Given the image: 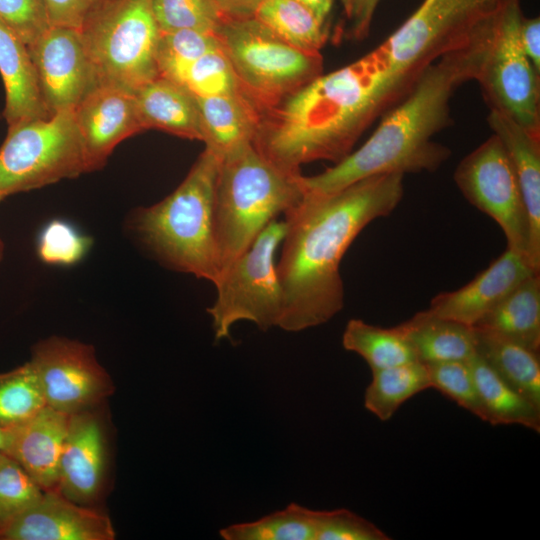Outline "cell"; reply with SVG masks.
Returning <instances> with one entry per match:
<instances>
[{
    "label": "cell",
    "instance_id": "cell-1",
    "mask_svg": "<svg viewBox=\"0 0 540 540\" xmlns=\"http://www.w3.org/2000/svg\"><path fill=\"white\" fill-rule=\"evenodd\" d=\"M401 173L373 175L328 194L305 193L284 213L286 231L276 269L282 290L278 328L322 325L344 306L340 262L357 235L388 216L403 197Z\"/></svg>",
    "mask_w": 540,
    "mask_h": 540
},
{
    "label": "cell",
    "instance_id": "cell-2",
    "mask_svg": "<svg viewBox=\"0 0 540 540\" xmlns=\"http://www.w3.org/2000/svg\"><path fill=\"white\" fill-rule=\"evenodd\" d=\"M420 73L393 69L374 49L349 65L320 74L261 114L252 144L264 158L292 174L317 160L338 163Z\"/></svg>",
    "mask_w": 540,
    "mask_h": 540
},
{
    "label": "cell",
    "instance_id": "cell-3",
    "mask_svg": "<svg viewBox=\"0 0 540 540\" xmlns=\"http://www.w3.org/2000/svg\"><path fill=\"white\" fill-rule=\"evenodd\" d=\"M492 16L481 22L465 44L426 66L360 148L319 174L302 175L304 192L328 194L373 175L437 170L450 157V150L433 138L451 122L449 103L454 91L477 76L489 45Z\"/></svg>",
    "mask_w": 540,
    "mask_h": 540
},
{
    "label": "cell",
    "instance_id": "cell-4",
    "mask_svg": "<svg viewBox=\"0 0 540 540\" xmlns=\"http://www.w3.org/2000/svg\"><path fill=\"white\" fill-rule=\"evenodd\" d=\"M221 159L205 148L181 184L160 202L140 208L134 219L140 238L161 262L213 284L220 275L213 200Z\"/></svg>",
    "mask_w": 540,
    "mask_h": 540
},
{
    "label": "cell",
    "instance_id": "cell-5",
    "mask_svg": "<svg viewBox=\"0 0 540 540\" xmlns=\"http://www.w3.org/2000/svg\"><path fill=\"white\" fill-rule=\"evenodd\" d=\"M301 175L278 168L252 143L222 157L213 200L220 274L250 247L270 221L302 199Z\"/></svg>",
    "mask_w": 540,
    "mask_h": 540
},
{
    "label": "cell",
    "instance_id": "cell-6",
    "mask_svg": "<svg viewBox=\"0 0 540 540\" xmlns=\"http://www.w3.org/2000/svg\"><path fill=\"white\" fill-rule=\"evenodd\" d=\"M217 35L243 95L260 115L322 74L320 52L289 45L255 18L223 22Z\"/></svg>",
    "mask_w": 540,
    "mask_h": 540
},
{
    "label": "cell",
    "instance_id": "cell-7",
    "mask_svg": "<svg viewBox=\"0 0 540 540\" xmlns=\"http://www.w3.org/2000/svg\"><path fill=\"white\" fill-rule=\"evenodd\" d=\"M87 172L74 110L8 126L0 147V201Z\"/></svg>",
    "mask_w": 540,
    "mask_h": 540
},
{
    "label": "cell",
    "instance_id": "cell-8",
    "mask_svg": "<svg viewBox=\"0 0 540 540\" xmlns=\"http://www.w3.org/2000/svg\"><path fill=\"white\" fill-rule=\"evenodd\" d=\"M285 231V220L273 219L221 272L214 284L216 299L207 309L216 341L230 338L232 326L240 321L263 331L279 326L283 299L275 255Z\"/></svg>",
    "mask_w": 540,
    "mask_h": 540
},
{
    "label": "cell",
    "instance_id": "cell-9",
    "mask_svg": "<svg viewBox=\"0 0 540 540\" xmlns=\"http://www.w3.org/2000/svg\"><path fill=\"white\" fill-rule=\"evenodd\" d=\"M80 32L99 85L134 91L159 76L151 0H117Z\"/></svg>",
    "mask_w": 540,
    "mask_h": 540
},
{
    "label": "cell",
    "instance_id": "cell-10",
    "mask_svg": "<svg viewBox=\"0 0 540 540\" xmlns=\"http://www.w3.org/2000/svg\"><path fill=\"white\" fill-rule=\"evenodd\" d=\"M521 0H504L492 18L489 45L475 81L490 111L540 135V72L520 38Z\"/></svg>",
    "mask_w": 540,
    "mask_h": 540
},
{
    "label": "cell",
    "instance_id": "cell-11",
    "mask_svg": "<svg viewBox=\"0 0 540 540\" xmlns=\"http://www.w3.org/2000/svg\"><path fill=\"white\" fill-rule=\"evenodd\" d=\"M504 0H423L375 50L393 69L420 73L465 44Z\"/></svg>",
    "mask_w": 540,
    "mask_h": 540
},
{
    "label": "cell",
    "instance_id": "cell-12",
    "mask_svg": "<svg viewBox=\"0 0 540 540\" xmlns=\"http://www.w3.org/2000/svg\"><path fill=\"white\" fill-rule=\"evenodd\" d=\"M454 180L469 203L498 223L507 247L529 259L528 214L513 166L496 135L460 161Z\"/></svg>",
    "mask_w": 540,
    "mask_h": 540
},
{
    "label": "cell",
    "instance_id": "cell-13",
    "mask_svg": "<svg viewBox=\"0 0 540 540\" xmlns=\"http://www.w3.org/2000/svg\"><path fill=\"white\" fill-rule=\"evenodd\" d=\"M46 405L67 415L92 410L113 391L91 345L52 336L37 343L30 359Z\"/></svg>",
    "mask_w": 540,
    "mask_h": 540
},
{
    "label": "cell",
    "instance_id": "cell-14",
    "mask_svg": "<svg viewBox=\"0 0 540 540\" xmlns=\"http://www.w3.org/2000/svg\"><path fill=\"white\" fill-rule=\"evenodd\" d=\"M39 87L51 115L74 110L96 87L98 79L81 32L51 25L27 47Z\"/></svg>",
    "mask_w": 540,
    "mask_h": 540
},
{
    "label": "cell",
    "instance_id": "cell-15",
    "mask_svg": "<svg viewBox=\"0 0 540 540\" xmlns=\"http://www.w3.org/2000/svg\"><path fill=\"white\" fill-rule=\"evenodd\" d=\"M109 517L77 504L56 489L0 529V540H113Z\"/></svg>",
    "mask_w": 540,
    "mask_h": 540
},
{
    "label": "cell",
    "instance_id": "cell-16",
    "mask_svg": "<svg viewBox=\"0 0 540 540\" xmlns=\"http://www.w3.org/2000/svg\"><path fill=\"white\" fill-rule=\"evenodd\" d=\"M89 172L102 168L123 140L144 131L134 92L99 85L74 109Z\"/></svg>",
    "mask_w": 540,
    "mask_h": 540
},
{
    "label": "cell",
    "instance_id": "cell-17",
    "mask_svg": "<svg viewBox=\"0 0 540 540\" xmlns=\"http://www.w3.org/2000/svg\"><path fill=\"white\" fill-rule=\"evenodd\" d=\"M106 441L99 417L87 410L70 415L56 490L69 500L89 506L103 488Z\"/></svg>",
    "mask_w": 540,
    "mask_h": 540
},
{
    "label": "cell",
    "instance_id": "cell-18",
    "mask_svg": "<svg viewBox=\"0 0 540 540\" xmlns=\"http://www.w3.org/2000/svg\"><path fill=\"white\" fill-rule=\"evenodd\" d=\"M534 273L539 271L524 254L507 247L469 283L436 295L428 310L474 327L512 289Z\"/></svg>",
    "mask_w": 540,
    "mask_h": 540
},
{
    "label": "cell",
    "instance_id": "cell-19",
    "mask_svg": "<svg viewBox=\"0 0 540 540\" xmlns=\"http://www.w3.org/2000/svg\"><path fill=\"white\" fill-rule=\"evenodd\" d=\"M69 419L70 415L45 406L28 421L8 429L4 453L16 460L44 491L57 488Z\"/></svg>",
    "mask_w": 540,
    "mask_h": 540
},
{
    "label": "cell",
    "instance_id": "cell-20",
    "mask_svg": "<svg viewBox=\"0 0 540 540\" xmlns=\"http://www.w3.org/2000/svg\"><path fill=\"white\" fill-rule=\"evenodd\" d=\"M487 122L503 144L517 177L530 225L529 259L540 270V135L490 111Z\"/></svg>",
    "mask_w": 540,
    "mask_h": 540
},
{
    "label": "cell",
    "instance_id": "cell-21",
    "mask_svg": "<svg viewBox=\"0 0 540 540\" xmlns=\"http://www.w3.org/2000/svg\"><path fill=\"white\" fill-rule=\"evenodd\" d=\"M141 125L203 141L195 96L183 85L158 76L133 91Z\"/></svg>",
    "mask_w": 540,
    "mask_h": 540
},
{
    "label": "cell",
    "instance_id": "cell-22",
    "mask_svg": "<svg viewBox=\"0 0 540 540\" xmlns=\"http://www.w3.org/2000/svg\"><path fill=\"white\" fill-rule=\"evenodd\" d=\"M0 74L5 88L3 117L8 126L52 116L44 103L27 46L1 23Z\"/></svg>",
    "mask_w": 540,
    "mask_h": 540
},
{
    "label": "cell",
    "instance_id": "cell-23",
    "mask_svg": "<svg viewBox=\"0 0 540 540\" xmlns=\"http://www.w3.org/2000/svg\"><path fill=\"white\" fill-rule=\"evenodd\" d=\"M398 327L417 360L424 364L468 361L477 353L473 326L437 316L428 309L417 312Z\"/></svg>",
    "mask_w": 540,
    "mask_h": 540
},
{
    "label": "cell",
    "instance_id": "cell-24",
    "mask_svg": "<svg viewBox=\"0 0 540 540\" xmlns=\"http://www.w3.org/2000/svg\"><path fill=\"white\" fill-rule=\"evenodd\" d=\"M205 148L221 158L252 143L260 113L241 94L197 97Z\"/></svg>",
    "mask_w": 540,
    "mask_h": 540
},
{
    "label": "cell",
    "instance_id": "cell-25",
    "mask_svg": "<svg viewBox=\"0 0 540 540\" xmlns=\"http://www.w3.org/2000/svg\"><path fill=\"white\" fill-rule=\"evenodd\" d=\"M540 349V276L534 273L519 283L475 326Z\"/></svg>",
    "mask_w": 540,
    "mask_h": 540
},
{
    "label": "cell",
    "instance_id": "cell-26",
    "mask_svg": "<svg viewBox=\"0 0 540 540\" xmlns=\"http://www.w3.org/2000/svg\"><path fill=\"white\" fill-rule=\"evenodd\" d=\"M483 410L491 425H520L540 432V408L505 381L477 353L468 361Z\"/></svg>",
    "mask_w": 540,
    "mask_h": 540
},
{
    "label": "cell",
    "instance_id": "cell-27",
    "mask_svg": "<svg viewBox=\"0 0 540 540\" xmlns=\"http://www.w3.org/2000/svg\"><path fill=\"white\" fill-rule=\"evenodd\" d=\"M475 330L477 354L505 381L540 408L539 351L489 331Z\"/></svg>",
    "mask_w": 540,
    "mask_h": 540
},
{
    "label": "cell",
    "instance_id": "cell-28",
    "mask_svg": "<svg viewBox=\"0 0 540 540\" xmlns=\"http://www.w3.org/2000/svg\"><path fill=\"white\" fill-rule=\"evenodd\" d=\"M254 18L289 45L320 52L328 38V23L295 0H264Z\"/></svg>",
    "mask_w": 540,
    "mask_h": 540
},
{
    "label": "cell",
    "instance_id": "cell-29",
    "mask_svg": "<svg viewBox=\"0 0 540 540\" xmlns=\"http://www.w3.org/2000/svg\"><path fill=\"white\" fill-rule=\"evenodd\" d=\"M429 388L428 369L420 361L374 370L365 390L364 406L381 421H387L406 401Z\"/></svg>",
    "mask_w": 540,
    "mask_h": 540
},
{
    "label": "cell",
    "instance_id": "cell-30",
    "mask_svg": "<svg viewBox=\"0 0 540 540\" xmlns=\"http://www.w3.org/2000/svg\"><path fill=\"white\" fill-rule=\"evenodd\" d=\"M342 345L361 356L371 371L418 361L398 325L382 328L361 319H350L342 335Z\"/></svg>",
    "mask_w": 540,
    "mask_h": 540
},
{
    "label": "cell",
    "instance_id": "cell-31",
    "mask_svg": "<svg viewBox=\"0 0 540 540\" xmlns=\"http://www.w3.org/2000/svg\"><path fill=\"white\" fill-rule=\"evenodd\" d=\"M317 513L297 503L258 520L220 529L224 540H316Z\"/></svg>",
    "mask_w": 540,
    "mask_h": 540
},
{
    "label": "cell",
    "instance_id": "cell-32",
    "mask_svg": "<svg viewBox=\"0 0 540 540\" xmlns=\"http://www.w3.org/2000/svg\"><path fill=\"white\" fill-rule=\"evenodd\" d=\"M45 406L41 383L30 361L0 373V426H19Z\"/></svg>",
    "mask_w": 540,
    "mask_h": 540
},
{
    "label": "cell",
    "instance_id": "cell-33",
    "mask_svg": "<svg viewBox=\"0 0 540 540\" xmlns=\"http://www.w3.org/2000/svg\"><path fill=\"white\" fill-rule=\"evenodd\" d=\"M220 48L216 33L191 29L160 32L156 52L159 76L181 84L194 61Z\"/></svg>",
    "mask_w": 540,
    "mask_h": 540
},
{
    "label": "cell",
    "instance_id": "cell-34",
    "mask_svg": "<svg viewBox=\"0 0 540 540\" xmlns=\"http://www.w3.org/2000/svg\"><path fill=\"white\" fill-rule=\"evenodd\" d=\"M160 32L183 29L216 33L223 24L213 0H151Z\"/></svg>",
    "mask_w": 540,
    "mask_h": 540
},
{
    "label": "cell",
    "instance_id": "cell-35",
    "mask_svg": "<svg viewBox=\"0 0 540 540\" xmlns=\"http://www.w3.org/2000/svg\"><path fill=\"white\" fill-rule=\"evenodd\" d=\"M181 85L197 97L243 95L231 63L222 48L194 61L187 69Z\"/></svg>",
    "mask_w": 540,
    "mask_h": 540
},
{
    "label": "cell",
    "instance_id": "cell-36",
    "mask_svg": "<svg viewBox=\"0 0 540 540\" xmlns=\"http://www.w3.org/2000/svg\"><path fill=\"white\" fill-rule=\"evenodd\" d=\"M43 493L16 460L0 452V529L37 502Z\"/></svg>",
    "mask_w": 540,
    "mask_h": 540
},
{
    "label": "cell",
    "instance_id": "cell-37",
    "mask_svg": "<svg viewBox=\"0 0 540 540\" xmlns=\"http://www.w3.org/2000/svg\"><path fill=\"white\" fill-rule=\"evenodd\" d=\"M91 245V238L81 233L72 223L54 219L41 229L37 252L44 263L69 266L81 261Z\"/></svg>",
    "mask_w": 540,
    "mask_h": 540
},
{
    "label": "cell",
    "instance_id": "cell-38",
    "mask_svg": "<svg viewBox=\"0 0 540 540\" xmlns=\"http://www.w3.org/2000/svg\"><path fill=\"white\" fill-rule=\"evenodd\" d=\"M431 388L451 399L461 408L483 421V410L467 361L425 364Z\"/></svg>",
    "mask_w": 540,
    "mask_h": 540
},
{
    "label": "cell",
    "instance_id": "cell-39",
    "mask_svg": "<svg viewBox=\"0 0 540 540\" xmlns=\"http://www.w3.org/2000/svg\"><path fill=\"white\" fill-rule=\"evenodd\" d=\"M0 23L27 47L51 26L45 0H0Z\"/></svg>",
    "mask_w": 540,
    "mask_h": 540
},
{
    "label": "cell",
    "instance_id": "cell-40",
    "mask_svg": "<svg viewBox=\"0 0 540 540\" xmlns=\"http://www.w3.org/2000/svg\"><path fill=\"white\" fill-rule=\"evenodd\" d=\"M374 523L341 508L317 513L316 540H388Z\"/></svg>",
    "mask_w": 540,
    "mask_h": 540
},
{
    "label": "cell",
    "instance_id": "cell-41",
    "mask_svg": "<svg viewBox=\"0 0 540 540\" xmlns=\"http://www.w3.org/2000/svg\"><path fill=\"white\" fill-rule=\"evenodd\" d=\"M51 25L82 30L117 0H45Z\"/></svg>",
    "mask_w": 540,
    "mask_h": 540
},
{
    "label": "cell",
    "instance_id": "cell-42",
    "mask_svg": "<svg viewBox=\"0 0 540 540\" xmlns=\"http://www.w3.org/2000/svg\"><path fill=\"white\" fill-rule=\"evenodd\" d=\"M345 18L344 36L361 41L369 35L380 0H339Z\"/></svg>",
    "mask_w": 540,
    "mask_h": 540
},
{
    "label": "cell",
    "instance_id": "cell-43",
    "mask_svg": "<svg viewBox=\"0 0 540 540\" xmlns=\"http://www.w3.org/2000/svg\"><path fill=\"white\" fill-rule=\"evenodd\" d=\"M520 38L523 49L529 60L540 72V19L524 16L520 27Z\"/></svg>",
    "mask_w": 540,
    "mask_h": 540
},
{
    "label": "cell",
    "instance_id": "cell-44",
    "mask_svg": "<svg viewBox=\"0 0 540 540\" xmlns=\"http://www.w3.org/2000/svg\"><path fill=\"white\" fill-rule=\"evenodd\" d=\"M224 22L254 18L264 0H213Z\"/></svg>",
    "mask_w": 540,
    "mask_h": 540
},
{
    "label": "cell",
    "instance_id": "cell-45",
    "mask_svg": "<svg viewBox=\"0 0 540 540\" xmlns=\"http://www.w3.org/2000/svg\"><path fill=\"white\" fill-rule=\"evenodd\" d=\"M305 5L324 23H328L335 0H295Z\"/></svg>",
    "mask_w": 540,
    "mask_h": 540
},
{
    "label": "cell",
    "instance_id": "cell-46",
    "mask_svg": "<svg viewBox=\"0 0 540 540\" xmlns=\"http://www.w3.org/2000/svg\"><path fill=\"white\" fill-rule=\"evenodd\" d=\"M8 440V429L0 426V452H4Z\"/></svg>",
    "mask_w": 540,
    "mask_h": 540
},
{
    "label": "cell",
    "instance_id": "cell-47",
    "mask_svg": "<svg viewBox=\"0 0 540 540\" xmlns=\"http://www.w3.org/2000/svg\"><path fill=\"white\" fill-rule=\"evenodd\" d=\"M0 118H1V116H0ZM3 252H4V244L0 240V261H1L2 257H3Z\"/></svg>",
    "mask_w": 540,
    "mask_h": 540
}]
</instances>
